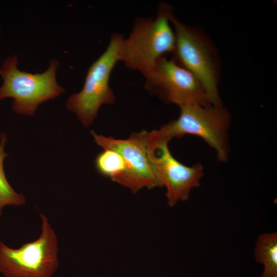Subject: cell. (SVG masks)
Wrapping results in <instances>:
<instances>
[{
    "instance_id": "6da1fadb",
    "label": "cell",
    "mask_w": 277,
    "mask_h": 277,
    "mask_svg": "<svg viewBox=\"0 0 277 277\" xmlns=\"http://www.w3.org/2000/svg\"><path fill=\"white\" fill-rule=\"evenodd\" d=\"M172 13L170 6L161 3L155 18H136L130 34L123 41L120 61L145 77L163 54L173 52L175 36L170 21Z\"/></svg>"
},
{
    "instance_id": "7a4b0ae2",
    "label": "cell",
    "mask_w": 277,
    "mask_h": 277,
    "mask_svg": "<svg viewBox=\"0 0 277 277\" xmlns=\"http://www.w3.org/2000/svg\"><path fill=\"white\" fill-rule=\"evenodd\" d=\"M16 55L8 57L0 67L3 83L0 87V101L12 97V109L23 115H34L38 105L54 98L65 91L56 80L59 63L50 60L49 68L42 73L32 74L17 69Z\"/></svg>"
},
{
    "instance_id": "3957f363",
    "label": "cell",
    "mask_w": 277,
    "mask_h": 277,
    "mask_svg": "<svg viewBox=\"0 0 277 277\" xmlns=\"http://www.w3.org/2000/svg\"><path fill=\"white\" fill-rule=\"evenodd\" d=\"M180 108L179 117L162 126L158 130L160 134L169 141L186 134L197 136L215 150L219 161L225 162L229 153L228 112L221 105L190 104Z\"/></svg>"
},
{
    "instance_id": "277c9868",
    "label": "cell",
    "mask_w": 277,
    "mask_h": 277,
    "mask_svg": "<svg viewBox=\"0 0 277 277\" xmlns=\"http://www.w3.org/2000/svg\"><path fill=\"white\" fill-rule=\"evenodd\" d=\"M41 233L17 249L0 241V272L6 277H52L57 270L58 240L48 217L39 213Z\"/></svg>"
},
{
    "instance_id": "5b68a950",
    "label": "cell",
    "mask_w": 277,
    "mask_h": 277,
    "mask_svg": "<svg viewBox=\"0 0 277 277\" xmlns=\"http://www.w3.org/2000/svg\"><path fill=\"white\" fill-rule=\"evenodd\" d=\"M124 39L118 33L111 36L105 51L89 67L81 91L67 100V108L76 114L85 127L93 123L102 105L112 104L115 101L109 80L113 69L120 61Z\"/></svg>"
},
{
    "instance_id": "8992f818",
    "label": "cell",
    "mask_w": 277,
    "mask_h": 277,
    "mask_svg": "<svg viewBox=\"0 0 277 277\" xmlns=\"http://www.w3.org/2000/svg\"><path fill=\"white\" fill-rule=\"evenodd\" d=\"M141 132L150 163L161 186L166 189L168 205L173 207L188 200L191 190L200 185L204 175L202 165L187 166L178 161L169 149V141L157 130Z\"/></svg>"
},
{
    "instance_id": "52a82bcc",
    "label": "cell",
    "mask_w": 277,
    "mask_h": 277,
    "mask_svg": "<svg viewBox=\"0 0 277 277\" xmlns=\"http://www.w3.org/2000/svg\"><path fill=\"white\" fill-rule=\"evenodd\" d=\"M145 77L146 88L167 102L179 107L212 105L201 82L175 60L161 57L153 70Z\"/></svg>"
},
{
    "instance_id": "ba28073f",
    "label": "cell",
    "mask_w": 277,
    "mask_h": 277,
    "mask_svg": "<svg viewBox=\"0 0 277 277\" xmlns=\"http://www.w3.org/2000/svg\"><path fill=\"white\" fill-rule=\"evenodd\" d=\"M175 36V59L201 82L212 105H221L216 71L208 47L201 37L178 20L170 16Z\"/></svg>"
},
{
    "instance_id": "9c48e42d",
    "label": "cell",
    "mask_w": 277,
    "mask_h": 277,
    "mask_svg": "<svg viewBox=\"0 0 277 277\" xmlns=\"http://www.w3.org/2000/svg\"><path fill=\"white\" fill-rule=\"evenodd\" d=\"M90 133L103 149H112L121 155L125 171L116 183L133 193L144 187H162L149 159L142 132L132 133L129 138L122 140L97 134L93 130Z\"/></svg>"
},
{
    "instance_id": "30bf717a",
    "label": "cell",
    "mask_w": 277,
    "mask_h": 277,
    "mask_svg": "<svg viewBox=\"0 0 277 277\" xmlns=\"http://www.w3.org/2000/svg\"><path fill=\"white\" fill-rule=\"evenodd\" d=\"M257 263L264 266L261 277H277V233H265L258 237L254 249Z\"/></svg>"
},
{
    "instance_id": "8fae6325",
    "label": "cell",
    "mask_w": 277,
    "mask_h": 277,
    "mask_svg": "<svg viewBox=\"0 0 277 277\" xmlns=\"http://www.w3.org/2000/svg\"><path fill=\"white\" fill-rule=\"evenodd\" d=\"M0 216L3 214V209L7 206H21L26 203L23 194L16 192L8 182L4 169V160L9 155L5 151L7 143L6 135L0 134Z\"/></svg>"
},
{
    "instance_id": "7c38bea8",
    "label": "cell",
    "mask_w": 277,
    "mask_h": 277,
    "mask_svg": "<svg viewBox=\"0 0 277 277\" xmlns=\"http://www.w3.org/2000/svg\"><path fill=\"white\" fill-rule=\"evenodd\" d=\"M97 171L102 175L116 182L125 171V164L121 155L115 150L104 149L95 160Z\"/></svg>"
}]
</instances>
